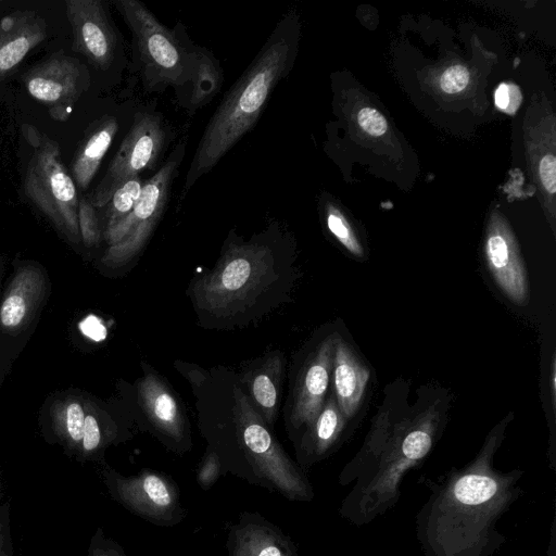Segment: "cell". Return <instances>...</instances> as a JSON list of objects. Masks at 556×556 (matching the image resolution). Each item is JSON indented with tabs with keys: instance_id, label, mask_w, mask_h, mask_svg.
<instances>
[{
	"instance_id": "obj_19",
	"label": "cell",
	"mask_w": 556,
	"mask_h": 556,
	"mask_svg": "<svg viewBox=\"0 0 556 556\" xmlns=\"http://www.w3.org/2000/svg\"><path fill=\"white\" fill-rule=\"evenodd\" d=\"M333 389L338 406L345 418L358 409L369 380V369L341 338H334Z\"/></svg>"
},
{
	"instance_id": "obj_23",
	"label": "cell",
	"mask_w": 556,
	"mask_h": 556,
	"mask_svg": "<svg viewBox=\"0 0 556 556\" xmlns=\"http://www.w3.org/2000/svg\"><path fill=\"white\" fill-rule=\"evenodd\" d=\"M140 176L124 182L112 195L106 204V229L124 219L136 206L143 187Z\"/></svg>"
},
{
	"instance_id": "obj_3",
	"label": "cell",
	"mask_w": 556,
	"mask_h": 556,
	"mask_svg": "<svg viewBox=\"0 0 556 556\" xmlns=\"http://www.w3.org/2000/svg\"><path fill=\"white\" fill-rule=\"evenodd\" d=\"M438 418L421 417L392 432H375L342 469L339 484H352L339 507V516L356 527L375 521L401 497L405 476L432 450Z\"/></svg>"
},
{
	"instance_id": "obj_38",
	"label": "cell",
	"mask_w": 556,
	"mask_h": 556,
	"mask_svg": "<svg viewBox=\"0 0 556 556\" xmlns=\"http://www.w3.org/2000/svg\"><path fill=\"white\" fill-rule=\"evenodd\" d=\"M2 502V484H1V481H0V503Z\"/></svg>"
},
{
	"instance_id": "obj_4",
	"label": "cell",
	"mask_w": 556,
	"mask_h": 556,
	"mask_svg": "<svg viewBox=\"0 0 556 556\" xmlns=\"http://www.w3.org/2000/svg\"><path fill=\"white\" fill-rule=\"evenodd\" d=\"M233 400L235 447L220 463L222 473L230 472L289 501H312V483L285 452L250 397L235 388Z\"/></svg>"
},
{
	"instance_id": "obj_37",
	"label": "cell",
	"mask_w": 556,
	"mask_h": 556,
	"mask_svg": "<svg viewBox=\"0 0 556 556\" xmlns=\"http://www.w3.org/2000/svg\"><path fill=\"white\" fill-rule=\"evenodd\" d=\"M548 556H555V521L552 523Z\"/></svg>"
},
{
	"instance_id": "obj_22",
	"label": "cell",
	"mask_w": 556,
	"mask_h": 556,
	"mask_svg": "<svg viewBox=\"0 0 556 556\" xmlns=\"http://www.w3.org/2000/svg\"><path fill=\"white\" fill-rule=\"evenodd\" d=\"M285 363L281 353H271L243 379L248 383L251 403L257 407V413L269 428L274 426L278 413Z\"/></svg>"
},
{
	"instance_id": "obj_20",
	"label": "cell",
	"mask_w": 556,
	"mask_h": 556,
	"mask_svg": "<svg viewBox=\"0 0 556 556\" xmlns=\"http://www.w3.org/2000/svg\"><path fill=\"white\" fill-rule=\"evenodd\" d=\"M218 60L205 48L193 46L192 62L185 84L176 90L178 102L190 113L207 104L223 85Z\"/></svg>"
},
{
	"instance_id": "obj_13",
	"label": "cell",
	"mask_w": 556,
	"mask_h": 556,
	"mask_svg": "<svg viewBox=\"0 0 556 556\" xmlns=\"http://www.w3.org/2000/svg\"><path fill=\"white\" fill-rule=\"evenodd\" d=\"M334 337L325 339L303 366L294 386L290 422L306 429L319 414L332 371Z\"/></svg>"
},
{
	"instance_id": "obj_6",
	"label": "cell",
	"mask_w": 556,
	"mask_h": 556,
	"mask_svg": "<svg viewBox=\"0 0 556 556\" xmlns=\"http://www.w3.org/2000/svg\"><path fill=\"white\" fill-rule=\"evenodd\" d=\"M29 154L23 174L27 199L71 239L80 236L78 192L56 141L29 124L22 126Z\"/></svg>"
},
{
	"instance_id": "obj_28",
	"label": "cell",
	"mask_w": 556,
	"mask_h": 556,
	"mask_svg": "<svg viewBox=\"0 0 556 556\" xmlns=\"http://www.w3.org/2000/svg\"><path fill=\"white\" fill-rule=\"evenodd\" d=\"M103 438L98 420L94 416L85 415V426L80 446V460H87L101 448Z\"/></svg>"
},
{
	"instance_id": "obj_1",
	"label": "cell",
	"mask_w": 556,
	"mask_h": 556,
	"mask_svg": "<svg viewBox=\"0 0 556 556\" xmlns=\"http://www.w3.org/2000/svg\"><path fill=\"white\" fill-rule=\"evenodd\" d=\"M501 438L492 433L465 467L425 480L430 494L415 521L425 556H493L505 543L497 523L522 494V471L494 467Z\"/></svg>"
},
{
	"instance_id": "obj_29",
	"label": "cell",
	"mask_w": 556,
	"mask_h": 556,
	"mask_svg": "<svg viewBox=\"0 0 556 556\" xmlns=\"http://www.w3.org/2000/svg\"><path fill=\"white\" fill-rule=\"evenodd\" d=\"M222 465L218 455L208 450L201 460L197 473V481L204 491L210 490L222 476Z\"/></svg>"
},
{
	"instance_id": "obj_26",
	"label": "cell",
	"mask_w": 556,
	"mask_h": 556,
	"mask_svg": "<svg viewBox=\"0 0 556 556\" xmlns=\"http://www.w3.org/2000/svg\"><path fill=\"white\" fill-rule=\"evenodd\" d=\"M327 226L330 232L354 255L362 256L363 249L354 237L349 224L333 207L327 213Z\"/></svg>"
},
{
	"instance_id": "obj_5",
	"label": "cell",
	"mask_w": 556,
	"mask_h": 556,
	"mask_svg": "<svg viewBox=\"0 0 556 556\" xmlns=\"http://www.w3.org/2000/svg\"><path fill=\"white\" fill-rule=\"evenodd\" d=\"M280 276L274 248L264 239L231 241L216 266L193 282L195 307L216 319H236Z\"/></svg>"
},
{
	"instance_id": "obj_11",
	"label": "cell",
	"mask_w": 556,
	"mask_h": 556,
	"mask_svg": "<svg viewBox=\"0 0 556 556\" xmlns=\"http://www.w3.org/2000/svg\"><path fill=\"white\" fill-rule=\"evenodd\" d=\"M28 93L41 102L56 122H66L75 102L89 85V73L75 58L56 53L24 75Z\"/></svg>"
},
{
	"instance_id": "obj_17",
	"label": "cell",
	"mask_w": 556,
	"mask_h": 556,
	"mask_svg": "<svg viewBox=\"0 0 556 556\" xmlns=\"http://www.w3.org/2000/svg\"><path fill=\"white\" fill-rule=\"evenodd\" d=\"M47 36V23L34 11H15L0 20V77L17 66Z\"/></svg>"
},
{
	"instance_id": "obj_24",
	"label": "cell",
	"mask_w": 556,
	"mask_h": 556,
	"mask_svg": "<svg viewBox=\"0 0 556 556\" xmlns=\"http://www.w3.org/2000/svg\"><path fill=\"white\" fill-rule=\"evenodd\" d=\"M65 431L63 442L67 448L80 455L81 439L85 426V413L77 402L68 404L65 413Z\"/></svg>"
},
{
	"instance_id": "obj_9",
	"label": "cell",
	"mask_w": 556,
	"mask_h": 556,
	"mask_svg": "<svg viewBox=\"0 0 556 556\" xmlns=\"http://www.w3.org/2000/svg\"><path fill=\"white\" fill-rule=\"evenodd\" d=\"M110 496L129 513L160 527H173L186 517L180 491L172 477L151 469L123 476L110 467L102 470Z\"/></svg>"
},
{
	"instance_id": "obj_34",
	"label": "cell",
	"mask_w": 556,
	"mask_h": 556,
	"mask_svg": "<svg viewBox=\"0 0 556 556\" xmlns=\"http://www.w3.org/2000/svg\"><path fill=\"white\" fill-rule=\"evenodd\" d=\"M0 556H14L9 502L0 503Z\"/></svg>"
},
{
	"instance_id": "obj_12",
	"label": "cell",
	"mask_w": 556,
	"mask_h": 556,
	"mask_svg": "<svg viewBox=\"0 0 556 556\" xmlns=\"http://www.w3.org/2000/svg\"><path fill=\"white\" fill-rule=\"evenodd\" d=\"M66 15L73 30V48L98 70H108L117 49V36L104 3L100 0H66Z\"/></svg>"
},
{
	"instance_id": "obj_27",
	"label": "cell",
	"mask_w": 556,
	"mask_h": 556,
	"mask_svg": "<svg viewBox=\"0 0 556 556\" xmlns=\"http://www.w3.org/2000/svg\"><path fill=\"white\" fill-rule=\"evenodd\" d=\"M78 226L79 233L87 245L99 241L100 230L96 208L88 198H80L78 202Z\"/></svg>"
},
{
	"instance_id": "obj_15",
	"label": "cell",
	"mask_w": 556,
	"mask_h": 556,
	"mask_svg": "<svg viewBox=\"0 0 556 556\" xmlns=\"http://www.w3.org/2000/svg\"><path fill=\"white\" fill-rule=\"evenodd\" d=\"M138 391L150 422L168 446L177 453L188 451L190 439L186 417L167 386L157 376L149 374L140 381Z\"/></svg>"
},
{
	"instance_id": "obj_14",
	"label": "cell",
	"mask_w": 556,
	"mask_h": 556,
	"mask_svg": "<svg viewBox=\"0 0 556 556\" xmlns=\"http://www.w3.org/2000/svg\"><path fill=\"white\" fill-rule=\"evenodd\" d=\"M228 556H298L293 540L257 511H243L230 526Z\"/></svg>"
},
{
	"instance_id": "obj_33",
	"label": "cell",
	"mask_w": 556,
	"mask_h": 556,
	"mask_svg": "<svg viewBox=\"0 0 556 556\" xmlns=\"http://www.w3.org/2000/svg\"><path fill=\"white\" fill-rule=\"evenodd\" d=\"M357 122L363 130L375 137L383 135L388 128L386 118L371 108L362 109Z\"/></svg>"
},
{
	"instance_id": "obj_31",
	"label": "cell",
	"mask_w": 556,
	"mask_h": 556,
	"mask_svg": "<svg viewBox=\"0 0 556 556\" xmlns=\"http://www.w3.org/2000/svg\"><path fill=\"white\" fill-rule=\"evenodd\" d=\"M469 83V72L463 65L448 67L442 75L440 85L446 93H457L465 89Z\"/></svg>"
},
{
	"instance_id": "obj_18",
	"label": "cell",
	"mask_w": 556,
	"mask_h": 556,
	"mask_svg": "<svg viewBox=\"0 0 556 556\" xmlns=\"http://www.w3.org/2000/svg\"><path fill=\"white\" fill-rule=\"evenodd\" d=\"M345 419L336 397H328L296 447V464L304 472L334 450L344 429Z\"/></svg>"
},
{
	"instance_id": "obj_2",
	"label": "cell",
	"mask_w": 556,
	"mask_h": 556,
	"mask_svg": "<svg viewBox=\"0 0 556 556\" xmlns=\"http://www.w3.org/2000/svg\"><path fill=\"white\" fill-rule=\"evenodd\" d=\"M298 28L296 16L286 14L250 65L224 94L190 162L182 197L255 126L276 86L292 67Z\"/></svg>"
},
{
	"instance_id": "obj_35",
	"label": "cell",
	"mask_w": 556,
	"mask_h": 556,
	"mask_svg": "<svg viewBox=\"0 0 556 556\" xmlns=\"http://www.w3.org/2000/svg\"><path fill=\"white\" fill-rule=\"evenodd\" d=\"M543 187L551 193L556 191V160L553 154L545 155L539 166Z\"/></svg>"
},
{
	"instance_id": "obj_10",
	"label": "cell",
	"mask_w": 556,
	"mask_h": 556,
	"mask_svg": "<svg viewBox=\"0 0 556 556\" xmlns=\"http://www.w3.org/2000/svg\"><path fill=\"white\" fill-rule=\"evenodd\" d=\"M166 141L164 123L159 114L139 113L111 161L103 178L89 194L93 207H103L127 180L152 168Z\"/></svg>"
},
{
	"instance_id": "obj_36",
	"label": "cell",
	"mask_w": 556,
	"mask_h": 556,
	"mask_svg": "<svg viewBox=\"0 0 556 556\" xmlns=\"http://www.w3.org/2000/svg\"><path fill=\"white\" fill-rule=\"evenodd\" d=\"M79 328L85 336L93 340H101L105 337V329L94 316L85 318L79 324Z\"/></svg>"
},
{
	"instance_id": "obj_25",
	"label": "cell",
	"mask_w": 556,
	"mask_h": 556,
	"mask_svg": "<svg viewBox=\"0 0 556 556\" xmlns=\"http://www.w3.org/2000/svg\"><path fill=\"white\" fill-rule=\"evenodd\" d=\"M27 298L17 287L5 298L0 308V321L5 328H16L25 319L27 313Z\"/></svg>"
},
{
	"instance_id": "obj_21",
	"label": "cell",
	"mask_w": 556,
	"mask_h": 556,
	"mask_svg": "<svg viewBox=\"0 0 556 556\" xmlns=\"http://www.w3.org/2000/svg\"><path fill=\"white\" fill-rule=\"evenodd\" d=\"M118 126L115 116L105 115L86 131L71 166L72 177L80 189L89 187L118 131Z\"/></svg>"
},
{
	"instance_id": "obj_32",
	"label": "cell",
	"mask_w": 556,
	"mask_h": 556,
	"mask_svg": "<svg viewBox=\"0 0 556 556\" xmlns=\"http://www.w3.org/2000/svg\"><path fill=\"white\" fill-rule=\"evenodd\" d=\"M521 100L520 90L517 86L510 84H501L494 93L496 106L509 114L518 110Z\"/></svg>"
},
{
	"instance_id": "obj_30",
	"label": "cell",
	"mask_w": 556,
	"mask_h": 556,
	"mask_svg": "<svg viewBox=\"0 0 556 556\" xmlns=\"http://www.w3.org/2000/svg\"><path fill=\"white\" fill-rule=\"evenodd\" d=\"M87 556H128L117 542L106 536L103 529L98 527L93 532Z\"/></svg>"
},
{
	"instance_id": "obj_16",
	"label": "cell",
	"mask_w": 556,
	"mask_h": 556,
	"mask_svg": "<svg viewBox=\"0 0 556 556\" xmlns=\"http://www.w3.org/2000/svg\"><path fill=\"white\" fill-rule=\"evenodd\" d=\"M490 273L506 296L517 305L528 303V277L513 239L503 231H492L485 243Z\"/></svg>"
},
{
	"instance_id": "obj_8",
	"label": "cell",
	"mask_w": 556,
	"mask_h": 556,
	"mask_svg": "<svg viewBox=\"0 0 556 556\" xmlns=\"http://www.w3.org/2000/svg\"><path fill=\"white\" fill-rule=\"evenodd\" d=\"M184 155L185 143H181L161 168L144 181L134 210L105 230L106 240L111 244L104 257L108 264L117 266L127 263L142 250L163 215Z\"/></svg>"
},
{
	"instance_id": "obj_7",
	"label": "cell",
	"mask_w": 556,
	"mask_h": 556,
	"mask_svg": "<svg viewBox=\"0 0 556 556\" xmlns=\"http://www.w3.org/2000/svg\"><path fill=\"white\" fill-rule=\"evenodd\" d=\"M114 3L132 34L144 86L151 90L180 88L189 74L194 46L185 27L167 28L138 0Z\"/></svg>"
}]
</instances>
